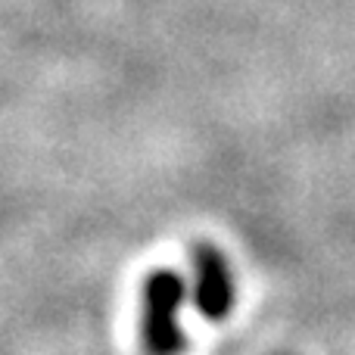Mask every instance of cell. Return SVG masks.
I'll list each match as a JSON object with an SVG mask.
<instances>
[{
    "label": "cell",
    "instance_id": "cell-1",
    "mask_svg": "<svg viewBox=\"0 0 355 355\" xmlns=\"http://www.w3.org/2000/svg\"><path fill=\"white\" fill-rule=\"evenodd\" d=\"M184 281L175 271H156L144 284L141 337L147 355H181L187 340L181 331Z\"/></svg>",
    "mask_w": 355,
    "mask_h": 355
},
{
    "label": "cell",
    "instance_id": "cell-2",
    "mask_svg": "<svg viewBox=\"0 0 355 355\" xmlns=\"http://www.w3.org/2000/svg\"><path fill=\"white\" fill-rule=\"evenodd\" d=\"M237 287L227 259L215 246H200L193 252V306L202 318L225 321L234 312Z\"/></svg>",
    "mask_w": 355,
    "mask_h": 355
}]
</instances>
